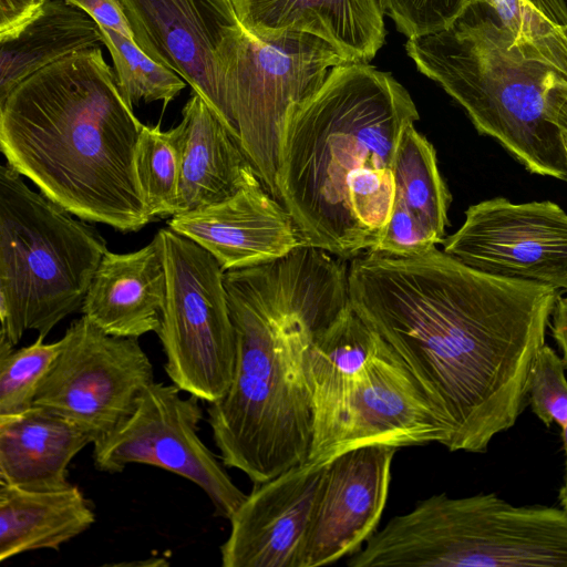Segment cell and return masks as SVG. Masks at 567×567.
Wrapping results in <instances>:
<instances>
[{
    "mask_svg": "<svg viewBox=\"0 0 567 567\" xmlns=\"http://www.w3.org/2000/svg\"><path fill=\"white\" fill-rule=\"evenodd\" d=\"M350 567H567V512L493 493L434 494L393 516Z\"/></svg>",
    "mask_w": 567,
    "mask_h": 567,
    "instance_id": "obj_6",
    "label": "cell"
},
{
    "mask_svg": "<svg viewBox=\"0 0 567 567\" xmlns=\"http://www.w3.org/2000/svg\"><path fill=\"white\" fill-rule=\"evenodd\" d=\"M561 437H563V444L566 455V474H565V482L563 486H567V425L561 430Z\"/></svg>",
    "mask_w": 567,
    "mask_h": 567,
    "instance_id": "obj_38",
    "label": "cell"
},
{
    "mask_svg": "<svg viewBox=\"0 0 567 567\" xmlns=\"http://www.w3.org/2000/svg\"><path fill=\"white\" fill-rule=\"evenodd\" d=\"M347 62L326 41L298 32L260 40L244 29L230 48L223 70L228 127L274 198L292 110Z\"/></svg>",
    "mask_w": 567,
    "mask_h": 567,
    "instance_id": "obj_8",
    "label": "cell"
},
{
    "mask_svg": "<svg viewBox=\"0 0 567 567\" xmlns=\"http://www.w3.org/2000/svg\"><path fill=\"white\" fill-rule=\"evenodd\" d=\"M450 434L425 388L386 343L352 383L308 461L324 464L347 450L372 444L445 446Z\"/></svg>",
    "mask_w": 567,
    "mask_h": 567,
    "instance_id": "obj_12",
    "label": "cell"
},
{
    "mask_svg": "<svg viewBox=\"0 0 567 567\" xmlns=\"http://www.w3.org/2000/svg\"><path fill=\"white\" fill-rule=\"evenodd\" d=\"M182 392L174 383H151L133 413L93 444L94 466L121 473L130 464H145L172 472L196 484L215 514L229 519L247 494L198 435L204 417L200 400Z\"/></svg>",
    "mask_w": 567,
    "mask_h": 567,
    "instance_id": "obj_10",
    "label": "cell"
},
{
    "mask_svg": "<svg viewBox=\"0 0 567 567\" xmlns=\"http://www.w3.org/2000/svg\"><path fill=\"white\" fill-rule=\"evenodd\" d=\"M157 233L166 271V300L156 331L164 369L183 392L212 403L228 391L236 360L225 271L189 238L169 227Z\"/></svg>",
    "mask_w": 567,
    "mask_h": 567,
    "instance_id": "obj_9",
    "label": "cell"
},
{
    "mask_svg": "<svg viewBox=\"0 0 567 567\" xmlns=\"http://www.w3.org/2000/svg\"><path fill=\"white\" fill-rule=\"evenodd\" d=\"M0 167V320L13 346L25 331L45 338L82 308L104 254L91 225Z\"/></svg>",
    "mask_w": 567,
    "mask_h": 567,
    "instance_id": "obj_7",
    "label": "cell"
},
{
    "mask_svg": "<svg viewBox=\"0 0 567 567\" xmlns=\"http://www.w3.org/2000/svg\"><path fill=\"white\" fill-rule=\"evenodd\" d=\"M86 12L100 27L109 28L135 42L131 23L120 0H65Z\"/></svg>",
    "mask_w": 567,
    "mask_h": 567,
    "instance_id": "obj_33",
    "label": "cell"
},
{
    "mask_svg": "<svg viewBox=\"0 0 567 567\" xmlns=\"http://www.w3.org/2000/svg\"><path fill=\"white\" fill-rule=\"evenodd\" d=\"M561 138H563V144H564V148H565V153H566V159H567V133L561 132Z\"/></svg>",
    "mask_w": 567,
    "mask_h": 567,
    "instance_id": "obj_39",
    "label": "cell"
},
{
    "mask_svg": "<svg viewBox=\"0 0 567 567\" xmlns=\"http://www.w3.org/2000/svg\"><path fill=\"white\" fill-rule=\"evenodd\" d=\"M404 48L478 133L497 140L530 173L567 182L561 131L547 117L549 94L561 80L523 53L484 0H471L451 25L408 39Z\"/></svg>",
    "mask_w": 567,
    "mask_h": 567,
    "instance_id": "obj_5",
    "label": "cell"
},
{
    "mask_svg": "<svg viewBox=\"0 0 567 567\" xmlns=\"http://www.w3.org/2000/svg\"><path fill=\"white\" fill-rule=\"evenodd\" d=\"M399 32L414 39L451 25L471 0H378Z\"/></svg>",
    "mask_w": 567,
    "mask_h": 567,
    "instance_id": "obj_31",
    "label": "cell"
},
{
    "mask_svg": "<svg viewBox=\"0 0 567 567\" xmlns=\"http://www.w3.org/2000/svg\"><path fill=\"white\" fill-rule=\"evenodd\" d=\"M135 167L152 219L177 214L181 158L174 130L144 125L136 146Z\"/></svg>",
    "mask_w": 567,
    "mask_h": 567,
    "instance_id": "obj_26",
    "label": "cell"
},
{
    "mask_svg": "<svg viewBox=\"0 0 567 567\" xmlns=\"http://www.w3.org/2000/svg\"><path fill=\"white\" fill-rule=\"evenodd\" d=\"M551 316V333L561 350V358L567 368V295L558 293Z\"/></svg>",
    "mask_w": 567,
    "mask_h": 567,
    "instance_id": "obj_36",
    "label": "cell"
},
{
    "mask_svg": "<svg viewBox=\"0 0 567 567\" xmlns=\"http://www.w3.org/2000/svg\"><path fill=\"white\" fill-rule=\"evenodd\" d=\"M62 340L33 405L68 417L94 444L133 413L154 382L153 364L136 338L107 334L85 316L66 329Z\"/></svg>",
    "mask_w": 567,
    "mask_h": 567,
    "instance_id": "obj_11",
    "label": "cell"
},
{
    "mask_svg": "<svg viewBox=\"0 0 567 567\" xmlns=\"http://www.w3.org/2000/svg\"><path fill=\"white\" fill-rule=\"evenodd\" d=\"M103 43L99 24L65 0H48L14 38L0 42V102L37 71Z\"/></svg>",
    "mask_w": 567,
    "mask_h": 567,
    "instance_id": "obj_24",
    "label": "cell"
},
{
    "mask_svg": "<svg viewBox=\"0 0 567 567\" xmlns=\"http://www.w3.org/2000/svg\"><path fill=\"white\" fill-rule=\"evenodd\" d=\"M443 251L484 272L567 290V214L549 200L472 205Z\"/></svg>",
    "mask_w": 567,
    "mask_h": 567,
    "instance_id": "obj_13",
    "label": "cell"
},
{
    "mask_svg": "<svg viewBox=\"0 0 567 567\" xmlns=\"http://www.w3.org/2000/svg\"><path fill=\"white\" fill-rule=\"evenodd\" d=\"M443 240L406 206L393 199L390 217L370 250L395 257H413L427 252Z\"/></svg>",
    "mask_w": 567,
    "mask_h": 567,
    "instance_id": "obj_32",
    "label": "cell"
},
{
    "mask_svg": "<svg viewBox=\"0 0 567 567\" xmlns=\"http://www.w3.org/2000/svg\"><path fill=\"white\" fill-rule=\"evenodd\" d=\"M93 439L47 408L0 416V483L51 491L71 485L69 465Z\"/></svg>",
    "mask_w": 567,
    "mask_h": 567,
    "instance_id": "obj_21",
    "label": "cell"
},
{
    "mask_svg": "<svg viewBox=\"0 0 567 567\" xmlns=\"http://www.w3.org/2000/svg\"><path fill=\"white\" fill-rule=\"evenodd\" d=\"M135 43L177 73L228 127L224 63L241 34L230 0H120Z\"/></svg>",
    "mask_w": 567,
    "mask_h": 567,
    "instance_id": "obj_14",
    "label": "cell"
},
{
    "mask_svg": "<svg viewBox=\"0 0 567 567\" xmlns=\"http://www.w3.org/2000/svg\"><path fill=\"white\" fill-rule=\"evenodd\" d=\"M100 30L120 91L131 106L141 100L162 101L166 106L186 86L177 73L151 59L132 40L109 28L100 27Z\"/></svg>",
    "mask_w": 567,
    "mask_h": 567,
    "instance_id": "obj_27",
    "label": "cell"
},
{
    "mask_svg": "<svg viewBox=\"0 0 567 567\" xmlns=\"http://www.w3.org/2000/svg\"><path fill=\"white\" fill-rule=\"evenodd\" d=\"M324 464L307 461L254 484L229 518V535L220 546L221 565L303 567Z\"/></svg>",
    "mask_w": 567,
    "mask_h": 567,
    "instance_id": "obj_16",
    "label": "cell"
},
{
    "mask_svg": "<svg viewBox=\"0 0 567 567\" xmlns=\"http://www.w3.org/2000/svg\"><path fill=\"white\" fill-rule=\"evenodd\" d=\"M165 300L166 271L157 233L136 251L104 254L81 311L107 334L137 339L158 330Z\"/></svg>",
    "mask_w": 567,
    "mask_h": 567,
    "instance_id": "obj_19",
    "label": "cell"
},
{
    "mask_svg": "<svg viewBox=\"0 0 567 567\" xmlns=\"http://www.w3.org/2000/svg\"><path fill=\"white\" fill-rule=\"evenodd\" d=\"M143 126L100 47L37 71L0 102L7 164L74 216L122 233L153 220L135 167Z\"/></svg>",
    "mask_w": 567,
    "mask_h": 567,
    "instance_id": "obj_4",
    "label": "cell"
},
{
    "mask_svg": "<svg viewBox=\"0 0 567 567\" xmlns=\"http://www.w3.org/2000/svg\"><path fill=\"white\" fill-rule=\"evenodd\" d=\"M182 116L173 128L181 158L177 214L261 183L238 141L198 93L192 91Z\"/></svg>",
    "mask_w": 567,
    "mask_h": 567,
    "instance_id": "obj_20",
    "label": "cell"
},
{
    "mask_svg": "<svg viewBox=\"0 0 567 567\" xmlns=\"http://www.w3.org/2000/svg\"><path fill=\"white\" fill-rule=\"evenodd\" d=\"M243 28L260 40L315 35L350 62L369 63L386 37L378 0H230Z\"/></svg>",
    "mask_w": 567,
    "mask_h": 567,
    "instance_id": "obj_18",
    "label": "cell"
},
{
    "mask_svg": "<svg viewBox=\"0 0 567 567\" xmlns=\"http://www.w3.org/2000/svg\"><path fill=\"white\" fill-rule=\"evenodd\" d=\"M353 309L396 351L450 427L451 452L483 453L516 424L558 289L484 272L436 247L351 259Z\"/></svg>",
    "mask_w": 567,
    "mask_h": 567,
    "instance_id": "obj_1",
    "label": "cell"
},
{
    "mask_svg": "<svg viewBox=\"0 0 567 567\" xmlns=\"http://www.w3.org/2000/svg\"><path fill=\"white\" fill-rule=\"evenodd\" d=\"M484 1L528 59L545 64L567 83V25L551 21L529 0Z\"/></svg>",
    "mask_w": 567,
    "mask_h": 567,
    "instance_id": "obj_28",
    "label": "cell"
},
{
    "mask_svg": "<svg viewBox=\"0 0 567 567\" xmlns=\"http://www.w3.org/2000/svg\"><path fill=\"white\" fill-rule=\"evenodd\" d=\"M396 447L347 450L324 464L309 526L303 567L330 565L360 551L385 508Z\"/></svg>",
    "mask_w": 567,
    "mask_h": 567,
    "instance_id": "obj_15",
    "label": "cell"
},
{
    "mask_svg": "<svg viewBox=\"0 0 567 567\" xmlns=\"http://www.w3.org/2000/svg\"><path fill=\"white\" fill-rule=\"evenodd\" d=\"M168 227L206 249L224 271L266 264L303 246L292 217L261 183L175 214Z\"/></svg>",
    "mask_w": 567,
    "mask_h": 567,
    "instance_id": "obj_17",
    "label": "cell"
},
{
    "mask_svg": "<svg viewBox=\"0 0 567 567\" xmlns=\"http://www.w3.org/2000/svg\"><path fill=\"white\" fill-rule=\"evenodd\" d=\"M561 508L567 512V486H561L558 494Z\"/></svg>",
    "mask_w": 567,
    "mask_h": 567,
    "instance_id": "obj_37",
    "label": "cell"
},
{
    "mask_svg": "<svg viewBox=\"0 0 567 567\" xmlns=\"http://www.w3.org/2000/svg\"><path fill=\"white\" fill-rule=\"evenodd\" d=\"M95 522L92 503L75 485L33 491L0 483V560L54 549Z\"/></svg>",
    "mask_w": 567,
    "mask_h": 567,
    "instance_id": "obj_23",
    "label": "cell"
},
{
    "mask_svg": "<svg viewBox=\"0 0 567 567\" xmlns=\"http://www.w3.org/2000/svg\"><path fill=\"white\" fill-rule=\"evenodd\" d=\"M386 343L351 302L316 332L307 362L312 400L310 447L324 436L350 386Z\"/></svg>",
    "mask_w": 567,
    "mask_h": 567,
    "instance_id": "obj_22",
    "label": "cell"
},
{
    "mask_svg": "<svg viewBox=\"0 0 567 567\" xmlns=\"http://www.w3.org/2000/svg\"><path fill=\"white\" fill-rule=\"evenodd\" d=\"M344 261L300 246L224 272L236 360L228 391L208 403L207 422L224 465L254 484L308 461V352L316 332L350 305Z\"/></svg>",
    "mask_w": 567,
    "mask_h": 567,
    "instance_id": "obj_2",
    "label": "cell"
},
{
    "mask_svg": "<svg viewBox=\"0 0 567 567\" xmlns=\"http://www.w3.org/2000/svg\"><path fill=\"white\" fill-rule=\"evenodd\" d=\"M48 0H0V42L14 38Z\"/></svg>",
    "mask_w": 567,
    "mask_h": 567,
    "instance_id": "obj_34",
    "label": "cell"
},
{
    "mask_svg": "<svg viewBox=\"0 0 567 567\" xmlns=\"http://www.w3.org/2000/svg\"><path fill=\"white\" fill-rule=\"evenodd\" d=\"M547 117L561 132L567 133V83L559 81L548 99Z\"/></svg>",
    "mask_w": 567,
    "mask_h": 567,
    "instance_id": "obj_35",
    "label": "cell"
},
{
    "mask_svg": "<svg viewBox=\"0 0 567 567\" xmlns=\"http://www.w3.org/2000/svg\"><path fill=\"white\" fill-rule=\"evenodd\" d=\"M393 199L403 203L442 240L449 225L451 194L440 174L433 145L414 124L401 135L393 165Z\"/></svg>",
    "mask_w": 567,
    "mask_h": 567,
    "instance_id": "obj_25",
    "label": "cell"
},
{
    "mask_svg": "<svg viewBox=\"0 0 567 567\" xmlns=\"http://www.w3.org/2000/svg\"><path fill=\"white\" fill-rule=\"evenodd\" d=\"M563 358L547 344L539 350L529 372L527 400L533 413L546 425H567V379Z\"/></svg>",
    "mask_w": 567,
    "mask_h": 567,
    "instance_id": "obj_30",
    "label": "cell"
},
{
    "mask_svg": "<svg viewBox=\"0 0 567 567\" xmlns=\"http://www.w3.org/2000/svg\"><path fill=\"white\" fill-rule=\"evenodd\" d=\"M419 118L408 90L365 62L332 68L295 106L278 190L303 246L342 260L374 247L392 210L395 150Z\"/></svg>",
    "mask_w": 567,
    "mask_h": 567,
    "instance_id": "obj_3",
    "label": "cell"
},
{
    "mask_svg": "<svg viewBox=\"0 0 567 567\" xmlns=\"http://www.w3.org/2000/svg\"><path fill=\"white\" fill-rule=\"evenodd\" d=\"M43 337L13 350L0 333V416L21 413L33 406L38 388L59 355L63 340L45 343Z\"/></svg>",
    "mask_w": 567,
    "mask_h": 567,
    "instance_id": "obj_29",
    "label": "cell"
}]
</instances>
